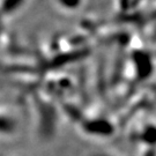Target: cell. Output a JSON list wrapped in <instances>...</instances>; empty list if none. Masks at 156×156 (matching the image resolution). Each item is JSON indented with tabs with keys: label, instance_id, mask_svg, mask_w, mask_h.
I'll use <instances>...</instances> for the list:
<instances>
[{
	"label": "cell",
	"instance_id": "2",
	"mask_svg": "<svg viewBox=\"0 0 156 156\" xmlns=\"http://www.w3.org/2000/svg\"><path fill=\"white\" fill-rule=\"evenodd\" d=\"M95 156H119L117 154H113V153H98V154H96Z\"/></svg>",
	"mask_w": 156,
	"mask_h": 156
},
{
	"label": "cell",
	"instance_id": "1",
	"mask_svg": "<svg viewBox=\"0 0 156 156\" xmlns=\"http://www.w3.org/2000/svg\"><path fill=\"white\" fill-rule=\"evenodd\" d=\"M138 156H156V145L140 146V153Z\"/></svg>",
	"mask_w": 156,
	"mask_h": 156
}]
</instances>
